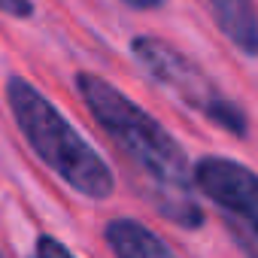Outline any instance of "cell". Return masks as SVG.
<instances>
[{
    "mask_svg": "<svg viewBox=\"0 0 258 258\" xmlns=\"http://www.w3.org/2000/svg\"><path fill=\"white\" fill-rule=\"evenodd\" d=\"M76 88L94 121L143 173V188L155 210L179 228H201L204 213L188 191V158L167 127H161V121H155L143 106H137L103 76L79 73Z\"/></svg>",
    "mask_w": 258,
    "mask_h": 258,
    "instance_id": "1",
    "label": "cell"
},
{
    "mask_svg": "<svg viewBox=\"0 0 258 258\" xmlns=\"http://www.w3.org/2000/svg\"><path fill=\"white\" fill-rule=\"evenodd\" d=\"M7 100L13 109L16 124L22 127L31 149L79 195L85 198H109L115 188L112 170L106 161L82 140V134L58 112V106L43 97L28 79L10 76Z\"/></svg>",
    "mask_w": 258,
    "mask_h": 258,
    "instance_id": "2",
    "label": "cell"
},
{
    "mask_svg": "<svg viewBox=\"0 0 258 258\" xmlns=\"http://www.w3.org/2000/svg\"><path fill=\"white\" fill-rule=\"evenodd\" d=\"M131 52L140 61V67L155 82H161L167 91H173L182 103L195 106L198 112H204L219 127H225V131H231L237 137L246 134V115H243V109L234 100L222 97L219 88L182 52H176L173 46H167L164 40H155V37H134Z\"/></svg>",
    "mask_w": 258,
    "mask_h": 258,
    "instance_id": "3",
    "label": "cell"
},
{
    "mask_svg": "<svg viewBox=\"0 0 258 258\" xmlns=\"http://www.w3.org/2000/svg\"><path fill=\"white\" fill-rule=\"evenodd\" d=\"M195 182L219 207L258 228V173L231 158H201L195 167Z\"/></svg>",
    "mask_w": 258,
    "mask_h": 258,
    "instance_id": "4",
    "label": "cell"
},
{
    "mask_svg": "<svg viewBox=\"0 0 258 258\" xmlns=\"http://www.w3.org/2000/svg\"><path fill=\"white\" fill-rule=\"evenodd\" d=\"M207 10L213 13L219 31L237 46L243 55H258V13L252 0H204Z\"/></svg>",
    "mask_w": 258,
    "mask_h": 258,
    "instance_id": "5",
    "label": "cell"
},
{
    "mask_svg": "<svg viewBox=\"0 0 258 258\" xmlns=\"http://www.w3.org/2000/svg\"><path fill=\"white\" fill-rule=\"evenodd\" d=\"M106 246L118 258H179L158 234L134 219H115L106 225Z\"/></svg>",
    "mask_w": 258,
    "mask_h": 258,
    "instance_id": "6",
    "label": "cell"
},
{
    "mask_svg": "<svg viewBox=\"0 0 258 258\" xmlns=\"http://www.w3.org/2000/svg\"><path fill=\"white\" fill-rule=\"evenodd\" d=\"M228 231H231L234 243L243 249L246 258H258V228L255 225H249V222H243V219L234 216V222L228 219Z\"/></svg>",
    "mask_w": 258,
    "mask_h": 258,
    "instance_id": "7",
    "label": "cell"
},
{
    "mask_svg": "<svg viewBox=\"0 0 258 258\" xmlns=\"http://www.w3.org/2000/svg\"><path fill=\"white\" fill-rule=\"evenodd\" d=\"M37 258H76L64 243H58L55 237H49V234H43L40 240H37Z\"/></svg>",
    "mask_w": 258,
    "mask_h": 258,
    "instance_id": "8",
    "label": "cell"
},
{
    "mask_svg": "<svg viewBox=\"0 0 258 258\" xmlns=\"http://www.w3.org/2000/svg\"><path fill=\"white\" fill-rule=\"evenodd\" d=\"M0 13L16 16V19H28L34 13V4L31 0H0Z\"/></svg>",
    "mask_w": 258,
    "mask_h": 258,
    "instance_id": "9",
    "label": "cell"
},
{
    "mask_svg": "<svg viewBox=\"0 0 258 258\" xmlns=\"http://www.w3.org/2000/svg\"><path fill=\"white\" fill-rule=\"evenodd\" d=\"M121 4H127V7H134V10H155L161 0H121Z\"/></svg>",
    "mask_w": 258,
    "mask_h": 258,
    "instance_id": "10",
    "label": "cell"
}]
</instances>
